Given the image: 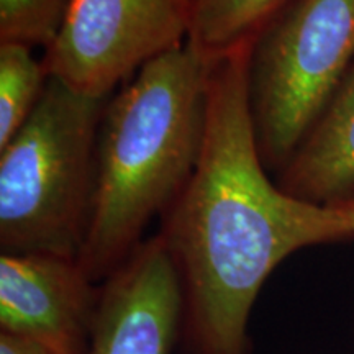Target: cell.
I'll return each mask as SVG.
<instances>
[{
  "instance_id": "obj_12",
  "label": "cell",
  "mask_w": 354,
  "mask_h": 354,
  "mask_svg": "<svg viewBox=\"0 0 354 354\" xmlns=\"http://www.w3.org/2000/svg\"><path fill=\"white\" fill-rule=\"evenodd\" d=\"M0 354H53L39 344L28 342V339L19 338L0 333Z\"/></svg>"
},
{
  "instance_id": "obj_7",
  "label": "cell",
  "mask_w": 354,
  "mask_h": 354,
  "mask_svg": "<svg viewBox=\"0 0 354 354\" xmlns=\"http://www.w3.org/2000/svg\"><path fill=\"white\" fill-rule=\"evenodd\" d=\"M100 287L87 354H172L179 348L180 286L158 234L146 238Z\"/></svg>"
},
{
  "instance_id": "obj_3",
  "label": "cell",
  "mask_w": 354,
  "mask_h": 354,
  "mask_svg": "<svg viewBox=\"0 0 354 354\" xmlns=\"http://www.w3.org/2000/svg\"><path fill=\"white\" fill-rule=\"evenodd\" d=\"M109 97L57 77L0 148V251L76 258L82 253L97 189V136Z\"/></svg>"
},
{
  "instance_id": "obj_4",
  "label": "cell",
  "mask_w": 354,
  "mask_h": 354,
  "mask_svg": "<svg viewBox=\"0 0 354 354\" xmlns=\"http://www.w3.org/2000/svg\"><path fill=\"white\" fill-rule=\"evenodd\" d=\"M354 63V0H297L250 48L248 102L259 156L277 174Z\"/></svg>"
},
{
  "instance_id": "obj_9",
  "label": "cell",
  "mask_w": 354,
  "mask_h": 354,
  "mask_svg": "<svg viewBox=\"0 0 354 354\" xmlns=\"http://www.w3.org/2000/svg\"><path fill=\"white\" fill-rule=\"evenodd\" d=\"M297 0H192L187 43L210 63L246 50Z\"/></svg>"
},
{
  "instance_id": "obj_1",
  "label": "cell",
  "mask_w": 354,
  "mask_h": 354,
  "mask_svg": "<svg viewBox=\"0 0 354 354\" xmlns=\"http://www.w3.org/2000/svg\"><path fill=\"white\" fill-rule=\"evenodd\" d=\"M250 48L214 63L202 156L159 218L180 286V354H251V313L277 266L305 248L354 240L335 207L269 179L248 102Z\"/></svg>"
},
{
  "instance_id": "obj_14",
  "label": "cell",
  "mask_w": 354,
  "mask_h": 354,
  "mask_svg": "<svg viewBox=\"0 0 354 354\" xmlns=\"http://www.w3.org/2000/svg\"><path fill=\"white\" fill-rule=\"evenodd\" d=\"M180 2V6L184 7V10L187 12V15H189V8H190V2H192V0H179Z\"/></svg>"
},
{
  "instance_id": "obj_2",
  "label": "cell",
  "mask_w": 354,
  "mask_h": 354,
  "mask_svg": "<svg viewBox=\"0 0 354 354\" xmlns=\"http://www.w3.org/2000/svg\"><path fill=\"white\" fill-rule=\"evenodd\" d=\"M214 63L185 41L109 97L97 136L94 215L79 263L105 281L183 192L202 156Z\"/></svg>"
},
{
  "instance_id": "obj_6",
  "label": "cell",
  "mask_w": 354,
  "mask_h": 354,
  "mask_svg": "<svg viewBox=\"0 0 354 354\" xmlns=\"http://www.w3.org/2000/svg\"><path fill=\"white\" fill-rule=\"evenodd\" d=\"M100 290L76 258L0 253V333L53 354H87Z\"/></svg>"
},
{
  "instance_id": "obj_10",
  "label": "cell",
  "mask_w": 354,
  "mask_h": 354,
  "mask_svg": "<svg viewBox=\"0 0 354 354\" xmlns=\"http://www.w3.org/2000/svg\"><path fill=\"white\" fill-rule=\"evenodd\" d=\"M50 74L33 48L0 43V148L19 133L41 99Z\"/></svg>"
},
{
  "instance_id": "obj_13",
  "label": "cell",
  "mask_w": 354,
  "mask_h": 354,
  "mask_svg": "<svg viewBox=\"0 0 354 354\" xmlns=\"http://www.w3.org/2000/svg\"><path fill=\"white\" fill-rule=\"evenodd\" d=\"M331 207H335V209L339 212V215L343 216L344 223H346L348 228L354 233V197L339 203H333Z\"/></svg>"
},
{
  "instance_id": "obj_8",
  "label": "cell",
  "mask_w": 354,
  "mask_h": 354,
  "mask_svg": "<svg viewBox=\"0 0 354 354\" xmlns=\"http://www.w3.org/2000/svg\"><path fill=\"white\" fill-rule=\"evenodd\" d=\"M276 183L289 196L315 205L354 197V63Z\"/></svg>"
},
{
  "instance_id": "obj_11",
  "label": "cell",
  "mask_w": 354,
  "mask_h": 354,
  "mask_svg": "<svg viewBox=\"0 0 354 354\" xmlns=\"http://www.w3.org/2000/svg\"><path fill=\"white\" fill-rule=\"evenodd\" d=\"M73 0H0V43L51 46Z\"/></svg>"
},
{
  "instance_id": "obj_5",
  "label": "cell",
  "mask_w": 354,
  "mask_h": 354,
  "mask_svg": "<svg viewBox=\"0 0 354 354\" xmlns=\"http://www.w3.org/2000/svg\"><path fill=\"white\" fill-rule=\"evenodd\" d=\"M187 35L189 15L179 0H73L41 59L51 77L107 97Z\"/></svg>"
}]
</instances>
